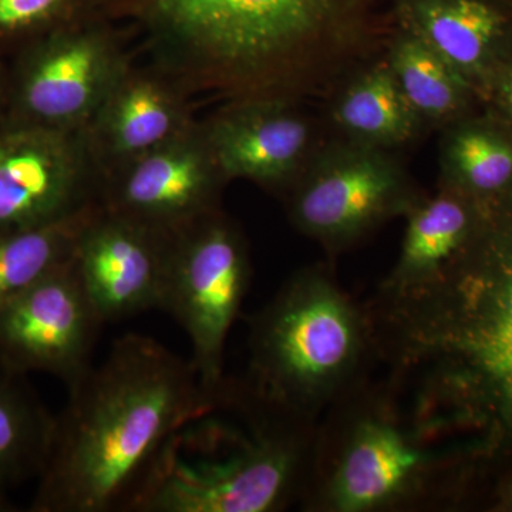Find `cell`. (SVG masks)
Listing matches in <instances>:
<instances>
[{
  "instance_id": "obj_1",
  "label": "cell",
  "mask_w": 512,
  "mask_h": 512,
  "mask_svg": "<svg viewBox=\"0 0 512 512\" xmlns=\"http://www.w3.org/2000/svg\"><path fill=\"white\" fill-rule=\"evenodd\" d=\"M377 362L414 410L487 456L512 446V188L440 275L365 302Z\"/></svg>"
},
{
  "instance_id": "obj_2",
  "label": "cell",
  "mask_w": 512,
  "mask_h": 512,
  "mask_svg": "<svg viewBox=\"0 0 512 512\" xmlns=\"http://www.w3.org/2000/svg\"><path fill=\"white\" fill-rule=\"evenodd\" d=\"M32 512L121 511L165 439L205 399L190 360L127 333L70 386Z\"/></svg>"
},
{
  "instance_id": "obj_3",
  "label": "cell",
  "mask_w": 512,
  "mask_h": 512,
  "mask_svg": "<svg viewBox=\"0 0 512 512\" xmlns=\"http://www.w3.org/2000/svg\"><path fill=\"white\" fill-rule=\"evenodd\" d=\"M359 0H154L164 50L234 100H298L365 60Z\"/></svg>"
},
{
  "instance_id": "obj_4",
  "label": "cell",
  "mask_w": 512,
  "mask_h": 512,
  "mask_svg": "<svg viewBox=\"0 0 512 512\" xmlns=\"http://www.w3.org/2000/svg\"><path fill=\"white\" fill-rule=\"evenodd\" d=\"M318 421L225 377L165 439L123 512H279L298 505Z\"/></svg>"
},
{
  "instance_id": "obj_5",
  "label": "cell",
  "mask_w": 512,
  "mask_h": 512,
  "mask_svg": "<svg viewBox=\"0 0 512 512\" xmlns=\"http://www.w3.org/2000/svg\"><path fill=\"white\" fill-rule=\"evenodd\" d=\"M440 433L386 376H369L320 416L298 507L306 512H436L457 507L477 458Z\"/></svg>"
},
{
  "instance_id": "obj_6",
  "label": "cell",
  "mask_w": 512,
  "mask_h": 512,
  "mask_svg": "<svg viewBox=\"0 0 512 512\" xmlns=\"http://www.w3.org/2000/svg\"><path fill=\"white\" fill-rule=\"evenodd\" d=\"M379 366L365 303L343 291L330 264L305 266L249 320L244 377L269 402L319 421Z\"/></svg>"
},
{
  "instance_id": "obj_7",
  "label": "cell",
  "mask_w": 512,
  "mask_h": 512,
  "mask_svg": "<svg viewBox=\"0 0 512 512\" xmlns=\"http://www.w3.org/2000/svg\"><path fill=\"white\" fill-rule=\"evenodd\" d=\"M423 194L394 151L340 137L320 144L285 200L293 227L335 256L404 217Z\"/></svg>"
},
{
  "instance_id": "obj_8",
  "label": "cell",
  "mask_w": 512,
  "mask_h": 512,
  "mask_svg": "<svg viewBox=\"0 0 512 512\" xmlns=\"http://www.w3.org/2000/svg\"><path fill=\"white\" fill-rule=\"evenodd\" d=\"M252 278L247 239L220 210L175 232L160 309L187 333L205 389L225 375V346Z\"/></svg>"
},
{
  "instance_id": "obj_9",
  "label": "cell",
  "mask_w": 512,
  "mask_h": 512,
  "mask_svg": "<svg viewBox=\"0 0 512 512\" xmlns=\"http://www.w3.org/2000/svg\"><path fill=\"white\" fill-rule=\"evenodd\" d=\"M126 69L109 37L96 30H53L20 46L10 69L13 119L84 131Z\"/></svg>"
},
{
  "instance_id": "obj_10",
  "label": "cell",
  "mask_w": 512,
  "mask_h": 512,
  "mask_svg": "<svg viewBox=\"0 0 512 512\" xmlns=\"http://www.w3.org/2000/svg\"><path fill=\"white\" fill-rule=\"evenodd\" d=\"M84 131L0 120V229L39 227L100 201Z\"/></svg>"
},
{
  "instance_id": "obj_11",
  "label": "cell",
  "mask_w": 512,
  "mask_h": 512,
  "mask_svg": "<svg viewBox=\"0 0 512 512\" xmlns=\"http://www.w3.org/2000/svg\"><path fill=\"white\" fill-rule=\"evenodd\" d=\"M103 326L73 255L0 308V366L19 376L47 373L70 386L93 366Z\"/></svg>"
},
{
  "instance_id": "obj_12",
  "label": "cell",
  "mask_w": 512,
  "mask_h": 512,
  "mask_svg": "<svg viewBox=\"0 0 512 512\" xmlns=\"http://www.w3.org/2000/svg\"><path fill=\"white\" fill-rule=\"evenodd\" d=\"M225 184L202 128L194 126L110 171L101 184L100 202L107 210L175 234L220 210L218 200Z\"/></svg>"
},
{
  "instance_id": "obj_13",
  "label": "cell",
  "mask_w": 512,
  "mask_h": 512,
  "mask_svg": "<svg viewBox=\"0 0 512 512\" xmlns=\"http://www.w3.org/2000/svg\"><path fill=\"white\" fill-rule=\"evenodd\" d=\"M225 181L248 180L282 194L320 146L318 128L296 100H234L202 127Z\"/></svg>"
},
{
  "instance_id": "obj_14",
  "label": "cell",
  "mask_w": 512,
  "mask_h": 512,
  "mask_svg": "<svg viewBox=\"0 0 512 512\" xmlns=\"http://www.w3.org/2000/svg\"><path fill=\"white\" fill-rule=\"evenodd\" d=\"M174 234L99 208L74 264L104 325L160 309Z\"/></svg>"
},
{
  "instance_id": "obj_15",
  "label": "cell",
  "mask_w": 512,
  "mask_h": 512,
  "mask_svg": "<svg viewBox=\"0 0 512 512\" xmlns=\"http://www.w3.org/2000/svg\"><path fill=\"white\" fill-rule=\"evenodd\" d=\"M402 28L491 101L512 50V0H404Z\"/></svg>"
},
{
  "instance_id": "obj_16",
  "label": "cell",
  "mask_w": 512,
  "mask_h": 512,
  "mask_svg": "<svg viewBox=\"0 0 512 512\" xmlns=\"http://www.w3.org/2000/svg\"><path fill=\"white\" fill-rule=\"evenodd\" d=\"M192 127L183 99L170 83L124 69L84 134L92 157L116 164L109 174Z\"/></svg>"
},
{
  "instance_id": "obj_17",
  "label": "cell",
  "mask_w": 512,
  "mask_h": 512,
  "mask_svg": "<svg viewBox=\"0 0 512 512\" xmlns=\"http://www.w3.org/2000/svg\"><path fill=\"white\" fill-rule=\"evenodd\" d=\"M481 211L466 195L443 185L433 195H421L403 217L399 259L377 291H406L440 275L473 238Z\"/></svg>"
},
{
  "instance_id": "obj_18",
  "label": "cell",
  "mask_w": 512,
  "mask_h": 512,
  "mask_svg": "<svg viewBox=\"0 0 512 512\" xmlns=\"http://www.w3.org/2000/svg\"><path fill=\"white\" fill-rule=\"evenodd\" d=\"M329 116L340 137L389 151L412 143L426 128L384 57L360 64L335 87Z\"/></svg>"
},
{
  "instance_id": "obj_19",
  "label": "cell",
  "mask_w": 512,
  "mask_h": 512,
  "mask_svg": "<svg viewBox=\"0 0 512 512\" xmlns=\"http://www.w3.org/2000/svg\"><path fill=\"white\" fill-rule=\"evenodd\" d=\"M440 185L466 195L481 210L512 188V133L494 113L443 128Z\"/></svg>"
},
{
  "instance_id": "obj_20",
  "label": "cell",
  "mask_w": 512,
  "mask_h": 512,
  "mask_svg": "<svg viewBox=\"0 0 512 512\" xmlns=\"http://www.w3.org/2000/svg\"><path fill=\"white\" fill-rule=\"evenodd\" d=\"M400 92L424 127L443 130L470 116L478 100L466 80L423 40L400 29L384 56Z\"/></svg>"
},
{
  "instance_id": "obj_21",
  "label": "cell",
  "mask_w": 512,
  "mask_h": 512,
  "mask_svg": "<svg viewBox=\"0 0 512 512\" xmlns=\"http://www.w3.org/2000/svg\"><path fill=\"white\" fill-rule=\"evenodd\" d=\"M101 202L39 227L0 229V308L73 258Z\"/></svg>"
},
{
  "instance_id": "obj_22",
  "label": "cell",
  "mask_w": 512,
  "mask_h": 512,
  "mask_svg": "<svg viewBox=\"0 0 512 512\" xmlns=\"http://www.w3.org/2000/svg\"><path fill=\"white\" fill-rule=\"evenodd\" d=\"M0 366V497L30 477H39L49 453L55 417Z\"/></svg>"
},
{
  "instance_id": "obj_23",
  "label": "cell",
  "mask_w": 512,
  "mask_h": 512,
  "mask_svg": "<svg viewBox=\"0 0 512 512\" xmlns=\"http://www.w3.org/2000/svg\"><path fill=\"white\" fill-rule=\"evenodd\" d=\"M67 0H0V42L32 35Z\"/></svg>"
},
{
  "instance_id": "obj_24",
  "label": "cell",
  "mask_w": 512,
  "mask_h": 512,
  "mask_svg": "<svg viewBox=\"0 0 512 512\" xmlns=\"http://www.w3.org/2000/svg\"><path fill=\"white\" fill-rule=\"evenodd\" d=\"M497 104V113H494L512 133V50L495 86L493 99Z\"/></svg>"
},
{
  "instance_id": "obj_25",
  "label": "cell",
  "mask_w": 512,
  "mask_h": 512,
  "mask_svg": "<svg viewBox=\"0 0 512 512\" xmlns=\"http://www.w3.org/2000/svg\"><path fill=\"white\" fill-rule=\"evenodd\" d=\"M10 96V69L0 56V120L8 114Z\"/></svg>"
},
{
  "instance_id": "obj_26",
  "label": "cell",
  "mask_w": 512,
  "mask_h": 512,
  "mask_svg": "<svg viewBox=\"0 0 512 512\" xmlns=\"http://www.w3.org/2000/svg\"><path fill=\"white\" fill-rule=\"evenodd\" d=\"M497 507L501 510L512 511V473L501 481L497 490Z\"/></svg>"
}]
</instances>
